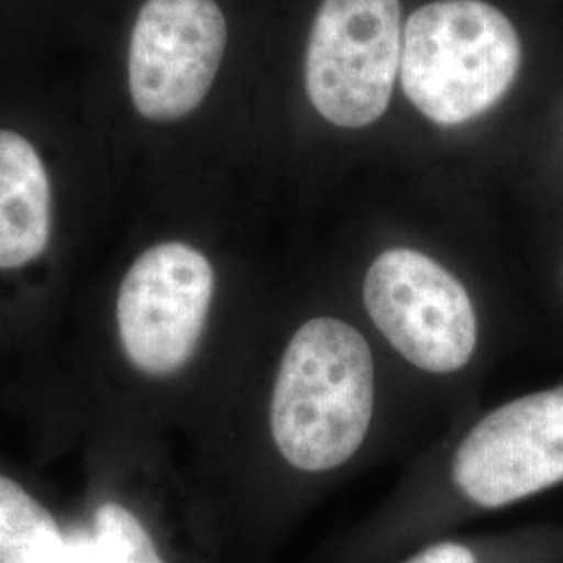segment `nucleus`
<instances>
[{"label": "nucleus", "mask_w": 563, "mask_h": 563, "mask_svg": "<svg viewBox=\"0 0 563 563\" xmlns=\"http://www.w3.org/2000/svg\"><path fill=\"white\" fill-rule=\"evenodd\" d=\"M453 481L483 509L518 504L563 483V386L493 409L463 439Z\"/></svg>", "instance_id": "obj_7"}, {"label": "nucleus", "mask_w": 563, "mask_h": 563, "mask_svg": "<svg viewBox=\"0 0 563 563\" xmlns=\"http://www.w3.org/2000/svg\"><path fill=\"white\" fill-rule=\"evenodd\" d=\"M74 544L23 486L0 476V563H71Z\"/></svg>", "instance_id": "obj_9"}, {"label": "nucleus", "mask_w": 563, "mask_h": 563, "mask_svg": "<svg viewBox=\"0 0 563 563\" xmlns=\"http://www.w3.org/2000/svg\"><path fill=\"white\" fill-rule=\"evenodd\" d=\"M401 48L399 0H323L307 42L309 101L339 128L380 120L401 74Z\"/></svg>", "instance_id": "obj_3"}, {"label": "nucleus", "mask_w": 563, "mask_h": 563, "mask_svg": "<svg viewBox=\"0 0 563 563\" xmlns=\"http://www.w3.org/2000/svg\"><path fill=\"white\" fill-rule=\"evenodd\" d=\"M71 544L74 563H165L144 523L120 504L101 505L92 537Z\"/></svg>", "instance_id": "obj_10"}, {"label": "nucleus", "mask_w": 563, "mask_h": 563, "mask_svg": "<svg viewBox=\"0 0 563 563\" xmlns=\"http://www.w3.org/2000/svg\"><path fill=\"white\" fill-rule=\"evenodd\" d=\"M522 41L504 11L483 0H437L405 25L402 92L439 125L490 111L514 86Z\"/></svg>", "instance_id": "obj_2"}, {"label": "nucleus", "mask_w": 563, "mask_h": 563, "mask_svg": "<svg viewBox=\"0 0 563 563\" xmlns=\"http://www.w3.org/2000/svg\"><path fill=\"white\" fill-rule=\"evenodd\" d=\"M228 25L216 0H146L130 38V95L144 120L178 121L209 95Z\"/></svg>", "instance_id": "obj_6"}, {"label": "nucleus", "mask_w": 563, "mask_h": 563, "mask_svg": "<svg viewBox=\"0 0 563 563\" xmlns=\"http://www.w3.org/2000/svg\"><path fill=\"white\" fill-rule=\"evenodd\" d=\"M402 563H483V560L470 543L437 541L426 544Z\"/></svg>", "instance_id": "obj_11"}, {"label": "nucleus", "mask_w": 563, "mask_h": 563, "mask_svg": "<svg viewBox=\"0 0 563 563\" xmlns=\"http://www.w3.org/2000/svg\"><path fill=\"white\" fill-rule=\"evenodd\" d=\"M363 305L393 349L423 372H460L476 351L478 318L472 297L426 253H380L365 274Z\"/></svg>", "instance_id": "obj_4"}, {"label": "nucleus", "mask_w": 563, "mask_h": 563, "mask_svg": "<svg viewBox=\"0 0 563 563\" xmlns=\"http://www.w3.org/2000/svg\"><path fill=\"white\" fill-rule=\"evenodd\" d=\"M216 272L199 249L162 242L123 276L118 295L121 346L141 374L165 378L195 357L213 301Z\"/></svg>", "instance_id": "obj_5"}, {"label": "nucleus", "mask_w": 563, "mask_h": 563, "mask_svg": "<svg viewBox=\"0 0 563 563\" xmlns=\"http://www.w3.org/2000/svg\"><path fill=\"white\" fill-rule=\"evenodd\" d=\"M376 372L362 332L339 318L302 323L284 349L269 426L282 457L320 474L349 462L367 437Z\"/></svg>", "instance_id": "obj_1"}, {"label": "nucleus", "mask_w": 563, "mask_h": 563, "mask_svg": "<svg viewBox=\"0 0 563 563\" xmlns=\"http://www.w3.org/2000/svg\"><path fill=\"white\" fill-rule=\"evenodd\" d=\"M51 241V180L38 151L0 130V269L36 262Z\"/></svg>", "instance_id": "obj_8"}]
</instances>
